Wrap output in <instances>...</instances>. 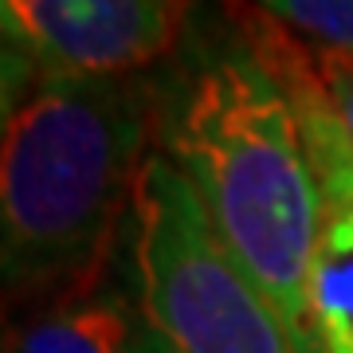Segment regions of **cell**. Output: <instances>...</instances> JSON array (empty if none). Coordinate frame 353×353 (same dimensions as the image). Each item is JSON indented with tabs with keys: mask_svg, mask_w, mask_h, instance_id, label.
Segmentation results:
<instances>
[{
	"mask_svg": "<svg viewBox=\"0 0 353 353\" xmlns=\"http://www.w3.org/2000/svg\"><path fill=\"white\" fill-rule=\"evenodd\" d=\"M228 12L236 28H185L173 75L157 90V141L299 350L318 353L310 263L322 185L287 83L232 0Z\"/></svg>",
	"mask_w": 353,
	"mask_h": 353,
	"instance_id": "cell-1",
	"label": "cell"
},
{
	"mask_svg": "<svg viewBox=\"0 0 353 353\" xmlns=\"http://www.w3.org/2000/svg\"><path fill=\"white\" fill-rule=\"evenodd\" d=\"M24 67L4 106L0 255L20 294L59 303L94 290L118 228L134 216L157 138V90L145 75L75 79Z\"/></svg>",
	"mask_w": 353,
	"mask_h": 353,
	"instance_id": "cell-2",
	"label": "cell"
},
{
	"mask_svg": "<svg viewBox=\"0 0 353 353\" xmlns=\"http://www.w3.org/2000/svg\"><path fill=\"white\" fill-rule=\"evenodd\" d=\"M130 252L157 353H303L161 150L141 169Z\"/></svg>",
	"mask_w": 353,
	"mask_h": 353,
	"instance_id": "cell-3",
	"label": "cell"
},
{
	"mask_svg": "<svg viewBox=\"0 0 353 353\" xmlns=\"http://www.w3.org/2000/svg\"><path fill=\"white\" fill-rule=\"evenodd\" d=\"M192 0H0L16 59L48 75L134 79L169 59Z\"/></svg>",
	"mask_w": 353,
	"mask_h": 353,
	"instance_id": "cell-4",
	"label": "cell"
},
{
	"mask_svg": "<svg viewBox=\"0 0 353 353\" xmlns=\"http://www.w3.org/2000/svg\"><path fill=\"white\" fill-rule=\"evenodd\" d=\"M243 28L275 63L279 79L287 83L290 99L303 118V134L314 157V173L322 185V228L310 263V330L318 353H353V145L330 118L318 94L314 71L306 55L279 32L263 12Z\"/></svg>",
	"mask_w": 353,
	"mask_h": 353,
	"instance_id": "cell-5",
	"label": "cell"
},
{
	"mask_svg": "<svg viewBox=\"0 0 353 353\" xmlns=\"http://www.w3.org/2000/svg\"><path fill=\"white\" fill-rule=\"evenodd\" d=\"M8 353H134L130 310L114 294H75L8 338Z\"/></svg>",
	"mask_w": 353,
	"mask_h": 353,
	"instance_id": "cell-6",
	"label": "cell"
},
{
	"mask_svg": "<svg viewBox=\"0 0 353 353\" xmlns=\"http://www.w3.org/2000/svg\"><path fill=\"white\" fill-rule=\"evenodd\" d=\"M314 67L353 63V0H255Z\"/></svg>",
	"mask_w": 353,
	"mask_h": 353,
	"instance_id": "cell-7",
	"label": "cell"
},
{
	"mask_svg": "<svg viewBox=\"0 0 353 353\" xmlns=\"http://www.w3.org/2000/svg\"><path fill=\"white\" fill-rule=\"evenodd\" d=\"M306 63H310V59H306ZM310 71H314L318 94L326 102L330 118L338 122V130L353 145V63H345V67H314L310 63Z\"/></svg>",
	"mask_w": 353,
	"mask_h": 353,
	"instance_id": "cell-8",
	"label": "cell"
}]
</instances>
